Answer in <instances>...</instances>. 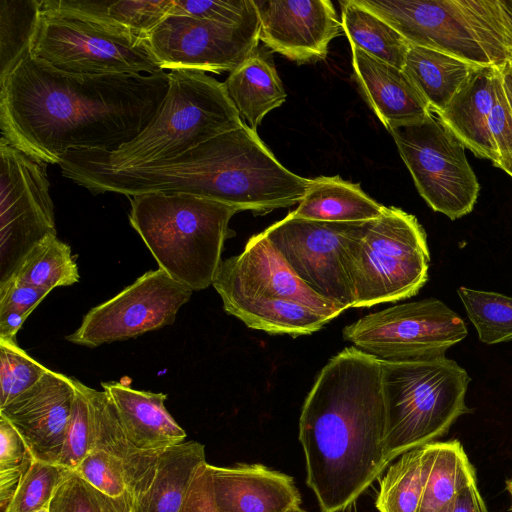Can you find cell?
<instances>
[{
	"label": "cell",
	"mask_w": 512,
	"mask_h": 512,
	"mask_svg": "<svg viewBox=\"0 0 512 512\" xmlns=\"http://www.w3.org/2000/svg\"><path fill=\"white\" fill-rule=\"evenodd\" d=\"M169 73L76 74L29 49L0 77L1 136L46 164L72 150L113 151L158 113Z\"/></svg>",
	"instance_id": "cell-1"
},
{
	"label": "cell",
	"mask_w": 512,
	"mask_h": 512,
	"mask_svg": "<svg viewBox=\"0 0 512 512\" xmlns=\"http://www.w3.org/2000/svg\"><path fill=\"white\" fill-rule=\"evenodd\" d=\"M298 427L306 483L321 511H344L388 466L381 361L356 347L332 357L304 401Z\"/></svg>",
	"instance_id": "cell-2"
},
{
	"label": "cell",
	"mask_w": 512,
	"mask_h": 512,
	"mask_svg": "<svg viewBox=\"0 0 512 512\" xmlns=\"http://www.w3.org/2000/svg\"><path fill=\"white\" fill-rule=\"evenodd\" d=\"M129 221L160 269L193 291L212 285L237 208L187 193L130 197Z\"/></svg>",
	"instance_id": "cell-3"
},
{
	"label": "cell",
	"mask_w": 512,
	"mask_h": 512,
	"mask_svg": "<svg viewBox=\"0 0 512 512\" xmlns=\"http://www.w3.org/2000/svg\"><path fill=\"white\" fill-rule=\"evenodd\" d=\"M244 123L222 82L202 71L177 69L169 72L158 113L136 138L113 151H72L111 168H137L178 157Z\"/></svg>",
	"instance_id": "cell-4"
},
{
	"label": "cell",
	"mask_w": 512,
	"mask_h": 512,
	"mask_svg": "<svg viewBox=\"0 0 512 512\" xmlns=\"http://www.w3.org/2000/svg\"><path fill=\"white\" fill-rule=\"evenodd\" d=\"M410 45L480 66L512 63V19L502 0H356Z\"/></svg>",
	"instance_id": "cell-5"
},
{
	"label": "cell",
	"mask_w": 512,
	"mask_h": 512,
	"mask_svg": "<svg viewBox=\"0 0 512 512\" xmlns=\"http://www.w3.org/2000/svg\"><path fill=\"white\" fill-rule=\"evenodd\" d=\"M381 366L388 465L409 450L437 441L460 416L470 413L465 396L471 378L445 355L381 361Z\"/></svg>",
	"instance_id": "cell-6"
},
{
	"label": "cell",
	"mask_w": 512,
	"mask_h": 512,
	"mask_svg": "<svg viewBox=\"0 0 512 512\" xmlns=\"http://www.w3.org/2000/svg\"><path fill=\"white\" fill-rule=\"evenodd\" d=\"M29 52L67 73L165 72L146 37L73 9L63 0H41Z\"/></svg>",
	"instance_id": "cell-7"
},
{
	"label": "cell",
	"mask_w": 512,
	"mask_h": 512,
	"mask_svg": "<svg viewBox=\"0 0 512 512\" xmlns=\"http://www.w3.org/2000/svg\"><path fill=\"white\" fill-rule=\"evenodd\" d=\"M347 253L354 308L410 298L428 280L426 233L399 208L385 207L379 218L361 223Z\"/></svg>",
	"instance_id": "cell-8"
},
{
	"label": "cell",
	"mask_w": 512,
	"mask_h": 512,
	"mask_svg": "<svg viewBox=\"0 0 512 512\" xmlns=\"http://www.w3.org/2000/svg\"><path fill=\"white\" fill-rule=\"evenodd\" d=\"M388 132L419 194L434 211L456 220L473 210L479 182L465 146L436 112Z\"/></svg>",
	"instance_id": "cell-9"
},
{
	"label": "cell",
	"mask_w": 512,
	"mask_h": 512,
	"mask_svg": "<svg viewBox=\"0 0 512 512\" xmlns=\"http://www.w3.org/2000/svg\"><path fill=\"white\" fill-rule=\"evenodd\" d=\"M463 319L435 298L370 313L343 329V338L381 361L404 362L445 355L467 336Z\"/></svg>",
	"instance_id": "cell-10"
},
{
	"label": "cell",
	"mask_w": 512,
	"mask_h": 512,
	"mask_svg": "<svg viewBox=\"0 0 512 512\" xmlns=\"http://www.w3.org/2000/svg\"><path fill=\"white\" fill-rule=\"evenodd\" d=\"M47 164L0 140V283L39 242L57 235Z\"/></svg>",
	"instance_id": "cell-11"
},
{
	"label": "cell",
	"mask_w": 512,
	"mask_h": 512,
	"mask_svg": "<svg viewBox=\"0 0 512 512\" xmlns=\"http://www.w3.org/2000/svg\"><path fill=\"white\" fill-rule=\"evenodd\" d=\"M361 223L307 220L290 212L263 232L302 282L346 310L355 304L347 250Z\"/></svg>",
	"instance_id": "cell-12"
},
{
	"label": "cell",
	"mask_w": 512,
	"mask_h": 512,
	"mask_svg": "<svg viewBox=\"0 0 512 512\" xmlns=\"http://www.w3.org/2000/svg\"><path fill=\"white\" fill-rule=\"evenodd\" d=\"M193 292L162 269L150 270L113 298L93 307L66 340L94 348L171 325Z\"/></svg>",
	"instance_id": "cell-13"
},
{
	"label": "cell",
	"mask_w": 512,
	"mask_h": 512,
	"mask_svg": "<svg viewBox=\"0 0 512 512\" xmlns=\"http://www.w3.org/2000/svg\"><path fill=\"white\" fill-rule=\"evenodd\" d=\"M260 26H231L188 16H167L147 35L162 70L232 72L257 48Z\"/></svg>",
	"instance_id": "cell-14"
},
{
	"label": "cell",
	"mask_w": 512,
	"mask_h": 512,
	"mask_svg": "<svg viewBox=\"0 0 512 512\" xmlns=\"http://www.w3.org/2000/svg\"><path fill=\"white\" fill-rule=\"evenodd\" d=\"M212 285L221 299L241 297L292 301L331 320L345 310L302 282L264 232L250 237L239 255L222 260Z\"/></svg>",
	"instance_id": "cell-15"
},
{
	"label": "cell",
	"mask_w": 512,
	"mask_h": 512,
	"mask_svg": "<svg viewBox=\"0 0 512 512\" xmlns=\"http://www.w3.org/2000/svg\"><path fill=\"white\" fill-rule=\"evenodd\" d=\"M259 40L271 51L298 63L327 56L328 45L344 33L329 0H254Z\"/></svg>",
	"instance_id": "cell-16"
},
{
	"label": "cell",
	"mask_w": 512,
	"mask_h": 512,
	"mask_svg": "<svg viewBox=\"0 0 512 512\" xmlns=\"http://www.w3.org/2000/svg\"><path fill=\"white\" fill-rule=\"evenodd\" d=\"M75 396L74 378L48 369L27 391L0 408L35 460L56 464Z\"/></svg>",
	"instance_id": "cell-17"
},
{
	"label": "cell",
	"mask_w": 512,
	"mask_h": 512,
	"mask_svg": "<svg viewBox=\"0 0 512 512\" xmlns=\"http://www.w3.org/2000/svg\"><path fill=\"white\" fill-rule=\"evenodd\" d=\"M437 114L466 148L499 167L494 142L511 116L502 68L483 66L478 69L449 106Z\"/></svg>",
	"instance_id": "cell-18"
},
{
	"label": "cell",
	"mask_w": 512,
	"mask_h": 512,
	"mask_svg": "<svg viewBox=\"0 0 512 512\" xmlns=\"http://www.w3.org/2000/svg\"><path fill=\"white\" fill-rule=\"evenodd\" d=\"M207 469L215 503L223 512H288L301 504L293 478L262 464L207 463Z\"/></svg>",
	"instance_id": "cell-19"
},
{
	"label": "cell",
	"mask_w": 512,
	"mask_h": 512,
	"mask_svg": "<svg viewBox=\"0 0 512 512\" xmlns=\"http://www.w3.org/2000/svg\"><path fill=\"white\" fill-rule=\"evenodd\" d=\"M356 81L367 103L387 130L423 120L432 111L401 69L351 46Z\"/></svg>",
	"instance_id": "cell-20"
},
{
	"label": "cell",
	"mask_w": 512,
	"mask_h": 512,
	"mask_svg": "<svg viewBox=\"0 0 512 512\" xmlns=\"http://www.w3.org/2000/svg\"><path fill=\"white\" fill-rule=\"evenodd\" d=\"M101 386L112 402L123 430L136 447L160 453L184 442L185 430L164 405L166 394L135 390L118 381L104 382Z\"/></svg>",
	"instance_id": "cell-21"
},
{
	"label": "cell",
	"mask_w": 512,
	"mask_h": 512,
	"mask_svg": "<svg viewBox=\"0 0 512 512\" xmlns=\"http://www.w3.org/2000/svg\"><path fill=\"white\" fill-rule=\"evenodd\" d=\"M84 389L91 419V450H104L122 461L128 491L138 512L153 484L161 452H146L136 447L123 430L106 392L86 385Z\"/></svg>",
	"instance_id": "cell-22"
},
{
	"label": "cell",
	"mask_w": 512,
	"mask_h": 512,
	"mask_svg": "<svg viewBox=\"0 0 512 512\" xmlns=\"http://www.w3.org/2000/svg\"><path fill=\"white\" fill-rule=\"evenodd\" d=\"M223 84L241 119L254 131L287 96L270 54L259 48Z\"/></svg>",
	"instance_id": "cell-23"
},
{
	"label": "cell",
	"mask_w": 512,
	"mask_h": 512,
	"mask_svg": "<svg viewBox=\"0 0 512 512\" xmlns=\"http://www.w3.org/2000/svg\"><path fill=\"white\" fill-rule=\"evenodd\" d=\"M386 206L340 176L310 179L304 198L292 211L295 217L324 222L361 223L379 218Z\"/></svg>",
	"instance_id": "cell-24"
},
{
	"label": "cell",
	"mask_w": 512,
	"mask_h": 512,
	"mask_svg": "<svg viewBox=\"0 0 512 512\" xmlns=\"http://www.w3.org/2000/svg\"><path fill=\"white\" fill-rule=\"evenodd\" d=\"M481 67L442 51L411 45L403 71L419 89L431 110L441 113Z\"/></svg>",
	"instance_id": "cell-25"
},
{
	"label": "cell",
	"mask_w": 512,
	"mask_h": 512,
	"mask_svg": "<svg viewBox=\"0 0 512 512\" xmlns=\"http://www.w3.org/2000/svg\"><path fill=\"white\" fill-rule=\"evenodd\" d=\"M476 479L474 466L458 440L422 446L423 492L419 512H446L458 492Z\"/></svg>",
	"instance_id": "cell-26"
},
{
	"label": "cell",
	"mask_w": 512,
	"mask_h": 512,
	"mask_svg": "<svg viewBox=\"0 0 512 512\" xmlns=\"http://www.w3.org/2000/svg\"><path fill=\"white\" fill-rule=\"evenodd\" d=\"M224 310L252 329L300 336L320 330L331 319L302 304L285 300L223 298Z\"/></svg>",
	"instance_id": "cell-27"
},
{
	"label": "cell",
	"mask_w": 512,
	"mask_h": 512,
	"mask_svg": "<svg viewBox=\"0 0 512 512\" xmlns=\"http://www.w3.org/2000/svg\"><path fill=\"white\" fill-rule=\"evenodd\" d=\"M205 463L204 445L196 441L162 451L153 484L138 512H179L196 471Z\"/></svg>",
	"instance_id": "cell-28"
},
{
	"label": "cell",
	"mask_w": 512,
	"mask_h": 512,
	"mask_svg": "<svg viewBox=\"0 0 512 512\" xmlns=\"http://www.w3.org/2000/svg\"><path fill=\"white\" fill-rule=\"evenodd\" d=\"M341 22L350 45L403 70L410 44L385 20L358 4L343 0Z\"/></svg>",
	"instance_id": "cell-29"
},
{
	"label": "cell",
	"mask_w": 512,
	"mask_h": 512,
	"mask_svg": "<svg viewBox=\"0 0 512 512\" xmlns=\"http://www.w3.org/2000/svg\"><path fill=\"white\" fill-rule=\"evenodd\" d=\"M9 279L50 293L77 283L80 275L70 246L50 235L28 252Z\"/></svg>",
	"instance_id": "cell-30"
},
{
	"label": "cell",
	"mask_w": 512,
	"mask_h": 512,
	"mask_svg": "<svg viewBox=\"0 0 512 512\" xmlns=\"http://www.w3.org/2000/svg\"><path fill=\"white\" fill-rule=\"evenodd\" d=\"M423 492L422 447L409 450L389 465L376 497L379 512H419Z\"/></svg>",
	"instance_id": "cell-31"
},
{
	"label": "cell",
	"mask_w": 512,
	"mask_h": 512,
	"mask_svg": "<svg viewBox=\"0 0 512 512\" xmlns=\"http://www.w3.org/2000/svg\"><path fill=\"white\" fill-rule=\"evenodd\" d=\"M76 10L110 21L147 38L171 13L172 0H63Z\"/></svg>",
	"instance_id": "cell-32"
},
{
	"label": "cell",
	"mask_w": 512,
	"mask_h": 512,
	"mask_svg": "<svg viewBox=\"0 0 512 512\" xmlns=\"http://www.w3.org/2000/svg\"><path fill=\"white\" fill-rule=\"evenodd\" d=\"M457 293L481 342L512 340V297L464 286Z\"/></svg>",
	"instance_id": "cell-33"
},
{
	"label": "cell",
	"mask_w": 512,
	"mask_h": 512,
	"mask_svg": "<svg viewBox=\"0 0 512 512\" xmlns=\"http://www.w3.org/2000/svg\"><path fill=\"white\" fill-rule=\"evenodd\" d=\"M41 0L0 1V77L29 49Z\"/></svg>",
	"instance_id": "cell-34"
},
{
	"label": "cell",
	"mask_w": 512,
	"mask_h": 512,
	"mask_svg": "<svg viewBox=\"0 0 512 512\" xmlns=\"http://www.w3.org/2000/svg\"><path fill=\"white\" fill-rule=\"evenodd\" d=\"M51 512H136L129 493L113 498L98 491L76 472L67 471L56 488Z\"/></svg>",
	"instance_id": "cell-35"
},
{
	"label": "cell",
	"mask_w": 512,
	"mask_h": 512,
	"mask_svg": "<svg viewBox=\"0 0 512 512\" xmlns=\"http://www.w3.org/2000/svg\"><path fill=\"white\" fill-rule=\"evenodd\" d=\"M47 371L17 341L0 339V408L35 385Z\"/></svg>",
	"instance_id": "cell-36"
},
{
	"label": "cell",
	"mask_w": 512,
	"mask_h": 512,
	"mask_svg": "<svg viewBox=\"0 0 512 512\" xmlns=\"http://www.w3.org/2000/svg\"><path fill=\"white\" fill-rule=\"evenodd\" d=\"M67 471L59 465L33 459L4 512H32L51 502Z\"/></svg>",
	"instance_id": "cell-37"
},
{
	"label": "cell",
	"mask_w": 512,
	"mask_h": 512,
	"mask_svg": "<svg viewBox=\"0 0 512 512\" xmlns=\"http://www.w3.org/2000/svg\"><path fill=\"white\" fill-rule=\"evenodd\" d=\"M170 15L231 26H260L254 0H172Z\"/></svg>",
	"instance_id": "cell-38"
},
{
	"label": "cell",
	"mask_w": 512,
	"mask_h": 512,
	"mask_svg": "<svg viewBox=\"0 0 512 512\" xmlns=\"http://www.w3.org/2000/svg\"><path fill=\"white\" fill-rule=\"evenodd\" d=\"M33 456L12 424L0 416V505L7 506Z\"/></svg>",
	"instance_id": "cell-39"
},
{
	"label": "cell",
	"mask_w": 512,
	"mask_h": 512,
	"mask_svg": "<svg viewBox=\"0 0 512 512\" xmlns=\"http://www.w3.org/2000/svg\"><path fill=\"white\" fill-rule=\"evenodd\" d=\"M75 396L57 465L75 471L91 450V419L84 384L74 379Z\"/></svg>",
	"instance_id": "cell-40"
},
{
	"label": "cell",
	"mask_w": 512,
	"mask_h": 512,
	"mask_svg": "<svg viewBox=\"0 0 512 512\" xmlns=\"http://www.w3.org/2000/svg\"><path fill=\"white\" fill-rule=\"evenodd\" d=\"M107 496L117 498L128 491L123 463L101 449H92L74 471Z\"/></svg>",
	"instance_id": "cell-41"
},
{
	"label": "cell",
	"mask_w": 512,
	"mask_h": 512,
	"mask_svg": "<svg viewBox=\"0 0 512 512\" xmlns=\"http://www.w3.org/2000/svg\"><path fill=\"white\" fill-rule=\"evenodd\" d=\"M49 293L9 279L0 283V309H13L30 315Z\"/></svg>",
	"instance_id": "cell-42"
},
{
	"label": "cell",
	"mask_w": 512,
	"mask_h": 512,
	"mask_svg": "<svg viewBox=\"0 0 512 512\" xmlns=\"http://www.w3.org/2000/svg\"><path fill=\"white\" fill-rule=\"evenodd\" d=\"M179 512H223L213 497L207 462L196 471Z\"/></svg>",
	"instance_id": "cell-43"
},
{
	"label": "cell",
	"mask_w": 512,
	"mask_h": 512,
	"mask_svg": "<svg viewBox=\"0 0 512 512\" xmlns=\"http://www.w3.org/2000/svg\"><path fill=\"white\" fill-rule=\"evenodd\" d=\"M446 512H488L477 479L458 492Z\"/></svg>",
	"instance_id": "cell-44"
},
{
	"label": "cell",
	"mask_w": 512,
	"mask_h": 512,
	"mask_svg": "<svg viewBox=\"0 0 512 512\" xmlns=\"http://www.w3.org/2000/svg\"><path fill=\"white\" fill-rule=\"evenodd\" d=\"M27 317L28 315L13 309H0V339L17 341V332Z\"/></svg>",
	"instance_id": "cell-45"
},
{
	"label": "cell",
	"mask_w": 512,
	"mask_h": 512,
	"mask_svg": "<svg viewBox=\"0 0 512 512\" xmlns=\"http://www.w3.org/2000/svg\"><path fill=\"white\" fill-rule=\"evenodd\" d=\"M504 90L512 110V63L502 68Z\"/></svg>",
	"instance_id": "cell-46"
},
{
	"label": "cell",
	"mask_w": 512,
	"mask_h": 512,
	"mask_svg": "<svg viewBox=\"0 0 512 512\" xmlns=\"http://www.w3.org/2000/svg\"><path fill=\"white\" fill-rule=\"evenodd\" d=\"M504 6L506 7L511 19H512V0H502Z\"/></svg>",
	"instance_id": "cell-47"
},
{
	"label": "cell",
	"mask_w": 512,
	"mask_h": 512,
	"mask_svg": "<svg viewBox=\"0 0 512 512\" xmlns=\"http://www.w3.org/2000/svg\"><path fill=\"white\" fill-rule=\"evenodd\" d=\"M50 505H51V502L45 504L43 507H41L35 511H32V512H51Z\"/></svg>",
	"instance_id": "cell-48"
},
{
	"label": "cell",
	"mask_w": 512,
	"mask_h": 512,
	"mask_svg": "<svg viewBox=\"0 0 512 512\" xmlns=\"http://www.w3.org/2000/svg\"><path fill=\"white\" fill-rule=\"evenodd\" d=\"M506 489L509 492L510 497H511V510H512V478L507 481Z\"/></svg>",
	"instance_id": "cell-49"
},
{
	"label": "cell",
	"mask_w": 512,
	"mask_h": 512,
	"mask_svg": "<svg viewBox=\"0 0 512 512\" xmlns=\"http://www.w3.org/2000/svg\"><path fill=\"white\" fill-rule=\"evenodd\" d=\"M288 512H307L305 511L303 508H301V506H296V507H293L292 509H290Z\"/></svg>",
	"instance_id": "cell-50"
},
{
	"label": "cell",
	"mask_w": 512,
	"mask_h": 512,
	"mask_svg": "<svg viewBox=\"0 0 512 512\" xmlns=\"http://www.w3.org/2000/svg\"><path fill=\"white\" fill-rule=\"evenodd\" d=\"M508 175H510V176L512 177V173H510V174H508Z\"/></svg>",
	"instance_id": "cell-51"
}]
</instances>
